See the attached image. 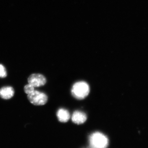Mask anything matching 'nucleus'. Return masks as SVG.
<instances>
[{"label": "nucleus", "instance_id": "423d86ee", "mask_svg": "<svg viewBox=\"0 0 148 148\" xmlns=\"http://www.w3.org/2000/svg\"><path fill=\"white\" fill-rule=\"evenodd\" d=\"M13 88L11 86H5L0 89V97L4 99H9L14 95Z\"/></svg>", "mask_w": 148, "mask_h": 148}, {"label": "nucleus", "instance_id": "7ed1b4c3", "mask_svg": "<svg viewBox=\"0 0 148 148\" xmlns=\"http://www.w3.org/2000/svg\"><path fill=\"white\" fill-rule=\"evenodd\" d=\"M30 103L35 106H43L47 103L48 97L45 93L34 90L27 96Z\"/></svg>", "mask_w": 148, "mask_h": 148}, {"label": "nucleus", "instance_id": "f03ea898", "mask_svg": "<svg viewBox=\"0 0 148 148\" xmlns=\"http://www.w3.org/2000/svg\"><path fill=\"white\" fill-rule=\"evenodd\" d=\"M90 145L91 148H106L108 145V140L102 133L94 132L90 135Z\"/></svg>", "mask_w": 148, "mask_h": 148}, {"label": "nucleus", "instance_id": "0eeeda50", "mask_svg": "<svg viewBox=\"0 0 148 148\" xmlns=\"http://www.w3.org/2000/svg\"><path fill=\"white\" fill-rule=\"evenodd\" d=\"M57 118L61 122H67L70 119V114L69 111L64 109H60L57 111Z\"/></svg>", "mask_w": 148, "mask_h": 148}, {"label": "nucleus", "instance_id": "6e6552de", "mask_svg": "<svg viewBox=\"0 0 148 148\" xmlns=\"http://www.w3.org/2000/svg\"><path fill=\"white\" fill-rule=\"evenodd\" d=\"M24 90L25 93L27 94H30L34 90V87L29 84L24 86Z\"/></svg>", "mask_w": 148, "mask_h": 148}, {"label": "nucleus", "instance_id": "39448f33", "mask_svg": "<svg viewBox=\"0 0 148 148\" xmlns=\"http://www.w3.org/2000/svg\"><path fill=\"white\" fill-rule=\"evenodd\" d=\"M86 119H87L86 115L81 111H75L72 115V121L76 124H82L86 121Z\"/></svg>", "mask_w": 148, "mask_h": 148}, {"label": "nucleus", "instance_id": "1a4fd4ad", "mask_svg": "<svg viewBox=\"0 0 148 148\" xmlns=\"http://www.w3.org/2000/svg\"><path fill=\"white\" fill-rule=\"evenodd\" d=\"M7 76V72L5 68L0 64V77L5 78Z\"/></svg>", "mask_w": 148, "mask_h": 148}, {"label": "nucleus", "instance_id": "f257e3e1", "mask_svg": "<svg viewBox=\"0 0 148 148\" xmlns=\"http://www.w3.org/2000/svg\"><path fill=\"white\" fill-rule=\"evenodd\" d=\"M90 92V88L87 83L80 81L75 83L71 89L72 95L79 100H82L87 97Z\"/></svg>", "mask_w": 148, "mask_h": 148}, {"label": "nucleus", "instance_id": "20e7f679", "mask_svg": "<svg viewBox=\"0 0 148 148\" xmlns=\"http://www.w3.org/2000/svg\"><path fill=\"white\" fill-rule=\"evenodd\" d=\"M29 84L34 87H40L43 86L46 83V79L44 76L40 74H33L28 78Z\"/></svg>", "mask_w": 148, "mask_h": 148}]
</instances>
